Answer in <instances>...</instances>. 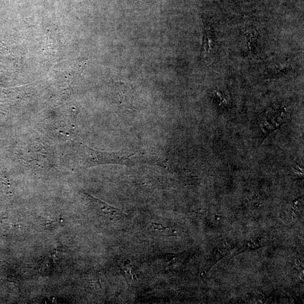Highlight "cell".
Wrapping results in <instances>:
<instances>
[{
    "mask_svg": "<svg viewBox=\"0 0 304 304\" xmlns=\"http://www.w3.org/2000/svg\"><path fill=\"white\" fill-rule=\"evenodd\" d=\"M148 229L151 231L165 232L169 229V227H165L160 224L152 223L149 225Z\"/></svg>",
    "mask_w": 304,
    "mask_h": 304,
    "instance_id": "7a4b0ae2",
    "label": "cell"
},
{
    "mask_svg": "<svg viewBox=\"0 0 304 304\" xmlns=\"http://www.w3.org/2000/svg\"><path fill=\"white\" fill-rule=\"evenodd\" d=\"M89 196L92 202L95 204L98 209L102 211L103 213L109 216L111 219L119 220L125 215L123 211L121 209L112 207L111 206L103 202V201L91 197V196L89 195Z\"/></svg>",
    "mask_w": 304,
    "mask_h": 304,
    "instance_id": "6da1fadb",
    "label": "cell"
}]
</instances>
